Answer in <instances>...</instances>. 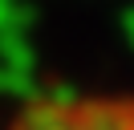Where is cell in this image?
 Masks as SVG:
<instances>
[{"label":"cell","mask_w":134,"mask_h":130,"mask_svg":"<svg viewBox=\"0 0 134 130\" xmlns=\"http://www.w3.org/2000/svg\"><path fill=\"white\" fill-rule=\"evenodd\" d=\"M4 130H134V94L122 89H41L16 106Z\"/></svg>","instance_id":"obj_1"}]
</instances>
